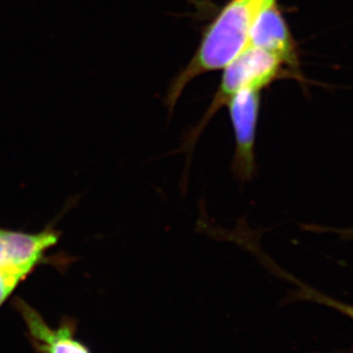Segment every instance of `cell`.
I'll return each instance as SVG.
<instances>
[{"instance_id":"cell-4","label":"cell","mask_w":353,"mask_h":353,"mask_svg":"<svg viewBox=\"0 0 353 353\" xmlns=\"http://www.w3.org/2000/svg\"><path fill=\"white\" fill-rule=\"evenodd\" d=\"M13 306L23 320L31 347L37 353H92L76 337L75 320L65 316L57 328L50 326L41 313L26 301L15 297Z\"/></svg>"},{"instance_id":"cell-8","label":"cell","mask_w":353,"mask_h":353,"mask_svg":"<svg viewBox=\"0 0 353 353\" xmlns=\"http://www.w3.org/2000/svg\"><path fill=\"white\" fill-rule=\"evenodd\" d=\"M306 296H311L313 299H316V302L323 303L326 305L332 306L334 309L340 311L341 313H343L345 316H350L351 319H353V306L345 304V303L339 302L333 299H328L327 296L321 295L319 292L311 290V292H305Z\"/></svg>"},{"instance_id":"cell-7","label":"cell","mask_w":353,"mask_h":353,"mask_svg":"<svg viewBox=\"0 0 353 353\" xmlns=\"http://www.w3.org/2000/svg\"><path fill=\"white\" fill-rule=\"evenodd\" d=\"M30 274L24 270H0V307Z\"/></svg>"},{"instance_id":"cell-6","label":"cell","mask_w":353,"mask_h":353,"mask_svg":"<svg viewBox=\"0 0 353 353\" xmlns=\"http://www.w3.org/2000/svg\"><path fill=\"white\" fill-rule=\"evenodd\" d=\"M248 45L276 55L295 74L299 69L295 43L275 3H270L259 14L252 24Z\"/></svg>"},{"instance_id":"cell-1","label":"cell","mask_w":353,"mask_h":353,"mask_svg":"<svg viewBox=\"0 0 353 353\" xmlns=\"http://www.w3.org/2000/svg\"><path fill=\"white\" fill-rule=\"evenodd\" d=\"M275 0H231L204 31L193 58L174 77L168 90L165 105L172 112L192 81L228 65L248 45L252 24L259 14Z\"/></svg>"},{"instance_id":"cell-5","label":"cell","mask_w":353,"mask_h":353,"mask_svg":"<svg viewBox=\"0 0 353 353\" xmlns=\"http://www.w3.org/2000/svg\"><path fill=\"white\" fill-rule=\"evenodd\" d=\"M60 234L48 228L38 233L0 228V270L32 272L46 261V252L58 245Z\"/></svg>"},{"instance_id":"cell-3","label":"cell","mask_w":353,"mask_h":353,"mask_svg":"<svg viewBox=\"0 0 353 353\" xmlns=\"http://www.w3.org/2000/svg\"><path fill=\"white\" fill-rule=\"evenodd\" d=\"M261 103L262 91L259 90H242L226 103L235 136L232 171L242 181L250 179L256 168L255 141Z\"/></svg>"},{"instance_id":"cell-2","label":"cell","mask_w":353,"mask_h":353,"mask_svg":"<svg viewBox=\"0 0 353 353\" xmlns=\"http://www.w3.org/2000/svg\"><path fill=\"white\" fill-rule=\"evenodd\" d=\"M221 76V85L216 92L214 100L208 109L205 115L194 130L190 137V143L200 136L214 114L226 105L228 100L242 90H259L263 91L271 85L276 79L292 74V69L285 65V61L276 55L262 48L245 46L228 65H225Z\"/></svg>"}]
</instances>
